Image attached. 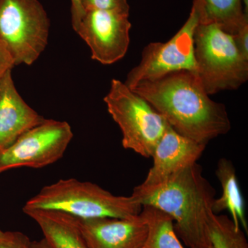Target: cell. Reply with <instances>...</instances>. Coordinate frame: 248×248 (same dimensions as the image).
<instances>
[{
    "mask_svg": "<svg viewBox=\"0 0 248 248\" xmlns=\"http://www.w3.org/2000/svg\"><path fill=\"white\" fill-rule=\"evenodd\" d=\"M142 207L132 195H114L93 183L68 179L45 186L23 209L60 210L79 218H133Z\"/></svg>",
    "mask_w": 248,
    "mask_h": 248,
    "instance_id": "cell-3",
    "label": "cell"
},
{
    "mask_svg": "<svg viewBox=\"0 0 248 248\" xmlns=\"http://www.w3.org/2000/svg\"><path fill=\"white\" fill-rule=\"evenodd\" d=\"M132 196L143 205H151L169 215L174 229L187 248H213L208 222L214 213L215 190L196 163L155 185L140 184Z\"/></svg>",
    "mask_w": 248,
    "mask_h": 248,
    "instance_id": "cell-2",
    "label": "cell"
},
{
    "mask_svg": "<svg viewBox=\"0 0 248 248\" xmlns=\"http://www.w3.org/2000/svg\"><path fill=\"white\" fill-rule=\"evenodd\" d=\"M32 241L20 232H4L0 236V248H31Z\"/></svg>",
    "mask_w": 248,
    "mask_h": 248,
    "instance_id": "cell-19",
    "label": "cell"
},
{
    "mask_svg": "<svg viewBox=\"0 0 248 248\" xmlns=\"http://www.w3.org/2000/svg\"><path fill=\"white\" fill-rule=\"evenodd\" d=\"M37 223L52 248H89L78 217L56 210L23 209Z\"/></svg>",
    "mask_w": 248,
    "mask_h": 248,
    "instance_id": "cell-13",
    "label": "cell"
},
{
    "mask_svg": "<svg viewBox=\"0 0 248 248\" xmlns=\"http://www.w3.org/2000/svg\"><path fill=\"white\" fill-rule=\"evenodd\" d=\"M104 102L120 126L124 148L143 157H151L169 125L164 117L120 80H112Z\"/></svg>",
    "mask_w": 248,
    "mask_h": 248,
    "instance_id": "cell-5",
    "label": "cell"
},
{
    "mask_svg": "<svg viewBox=\"0 0 248 248\" xmlns=\"http://www.w3.org/2000/svg\"><path fill=\"white\" fill-rule=\"evenodd\" d=\"M3 232H4L0 230V236H1V235L3 234Z\"/></svg>",
    "mask_w": 248,
    "mask_h": 248,
    "instance_id": "cell-24",
    "label": "cell"
},
{
    "mask_svg": "<svg viewBox=\"0 0 248 248\" xmlns=\"http://www.w3.org/2000/svg\"><path fill=\"white\" fill-rule=\"evenodd\" d=\"M200 23V0H194L189 17L180 30L167 42L147 45L141 62L129 72L124 84L133 89L141 81H153L171 73L183 71L197 73L194 36Z\"/></svg>",
    "mask_w": 248,
    "mask_h": 248,
    "instance_id": "cell-7",
    "label": "cell"
},
{
    "mask_svg": "<svg viewBox=\"0 0 248 248\" xmlns=\"http://www.w3.org/2000/svg\"><path fill=\"white\" fill-rule=\"evenodd\" d=\"M140 215L148 228L143 248H186L176 234L174 221L169 215L151 205H143Z\"/></svg>",
    "mask_w": 248,
    "mask_h": 248,
    "instance_id": "cell-16",
    "label": "cell"
},
{
    "mask_svg": "<svg viewBox=\"0 0 248 248\" xmlns=\"http://www.w3.org/2000/svg\"><path fill=\"white\" fill-rule=\"evenodd\" d=\"M11 71H6L0 78V153L45 120L21 97Z\"/></svg>",
    "mask_w": 248,
    "mask_h": 248,
    "instance_id": "cell-12",
    "label": "cell"
},
{
    "mask_svg": "<svg viewBox=\"0 0 248 248\" xmlns=\"http://www.w3.org/2000/svg\"><path fill=\"white\" fill-rule=\"evenodd\" d=\"M73 138L66 122L45 120L0 153V173L16 168L41 169L61 159Z\"/></svg>",
    "mask_w": 248,
    "mask_h": 248,
    "instance_id": "cell-8",
    "label": "cell"
},
{
    "mask_svg": "<svg viewBox=\"0 0 248 248\" xmlns=\"http://www.w3.org/2000/svg\"><path fill=\"white\" fill-rule=\"evenodd\" d=\"M89 248H143L148 228L140 215L133 218H79Z\"/></svg>",
    "mask_w": 248,
    "mask_h": 248,
    "instance_id": "cell-11",
    "label": "cell"
},
{
    "mask_svg": "<svg viewBox=\"0 0 248 248\" xmlns=\"http://www.w3.org/2000/svg\"><path fill=\"white\" fill-rule=\"evenodd\" d=\"M183 136L207 145L231 130L226 107L210 99L197 73L177 72L132 89Z\"/></svg>",
    "mask_w": 248,
    "mask_h": 248,
    "instance_id": "cell-1",
    "label": "cell"
},
{
    "mask_svg": "<svg viewBox=\"0 0 248 248\" xmlns=\"http://www.w3.org/2000/svg\"><path fill=\"white\" fill-rule=\"evenodd\" d=\"M85 10H108L130 15L127 0H81Z\"/></svg>",
    "mask_w": 248,
    "mask_h": 248,
    "instance_id": "cell-18",
    "label": "cell"
},
{
    "mask_svg": "<svg viewBox=\"0 0 248 248\" xmlns=\"http://www.w3.org/2000/svg\"><path fill=\"white\" fill-rule=\"evenodd\" d=\"M31 248H52L45 239L39 241H32Z\"/></svg>",
    "mask_w": 248,
    "mask_h": 248,
    "instance_id": "cell-23",
    "label": "cell"
},
{
    "mask_svg": "<svg viewBox=\"0 0 248 248\" xmlns=\"http://www.w3.org/2000/svg\"><path fill=\"white\" fill-rule=\"evenodd\" d=\"M217 179L221 184L222 195L214 201L213 212L218 213L228 210L237 228H244L248 233V225L245 213L244 198L236 177V170L231 160L221 158L218 160L216 169Z\"/></svg>",
    "mask_w": 248,
    "mask_h": 248,
    "instance_id": "cell-14",
    "label": "cell"
},
{
    "mask_svg": "<svg viewBox=\"0 0 248 248\" xmlns=\"http://www.w3.org/2000/svg\"><path fill=\"white\" fill-rule=\"evenodd\" d=\"M202 144L183 136L169 125L155 147L153 166L143 185H155L187 166L197 163L205 151Z\"/></svg>",
    "mask_w": 248,
    "mask_h": 248,
    "instance_id": "cell-10",
    "label": "cell"
},
{
    "mask_svg": "<svg viewBox=\"0 0 248 248\" xmlns=\"http://www.w3.org/2000/svg\"><path fill=\"white\" fill-rule=\"evenodd\" d=\"M131 27L129 14L89 10L76 32L91 48L93 60L110 65L123 58L128 51Z\"/></svg>",
    "mask_w": 248,
    "mask_h": 248,
    "instance_id": "cell-9",
    "label": "cell"
},
{
    "mask_svg": "<svg viewBox=\"0 0 248 248\" xmlns=\"http://www.w3.org/2000/svg\"><path fill=\"white\" fill-rule=\"evenodd\" d=\"M208 232L213 248H248L245 232L226 215L213 213L209 219Z\"/></svg>",
    "mask_w": 248,
    "mask_h": 248,
    "instance_id": "cell-17",
    "label": "cell"
},
{
    "mask_svg": "<svg viewBox=\"0 0 248 248\" xmlns=\"http://www.w3.org/2000/svg\"><path fill=\"white\" fill-rule=\"evenodd\" d=\"M233 37L239 51L248 60V22H245Z\"/></svg>",
    "mask_w": 248,
    "mask_h": 248,
    "instance_id": "cell-20",
    "label": "cell"
},
{
    "mask_svg": "<svg viewBox=\"0 0 248 248\" xmlns=\"http://www.w3.org/2000/svg\"><path fill=\"white\" fill-rule=\"evenodd\" d=\"M85 14H86V10L83 6L81 0H71L72 25L76 32Z\"/></svg>",
    "mask_w": 248,
    "mask_h": 248,
    "instance_id": "cell-21",
    "label": "cell"
},
{
    "mask_svg": "<svg viewBox=\"0 0 248 248\" xmlns=\"http://www.w3.org/2000/svg\"><path fill=\"white\" fill-rule=\"evenodd\" d=\"M197 76L209 94L236 90L248 79V60L233 35L213 24H201L194 36Z\"/></svg>",
    "mask_w": 248,
    "mask_h": 248,
    "instance_id": "cell-4",
    "label": "cell"
},
{
    "mask_svg": "<svg viewBox=\"0 0 248 248\" xmlns=\"http://www.w3.org/2000/svg\"><path fill=\"white\" fill-rule=\"evenodd\" d=\"M201 24H213L231 35L248 22L242 0H200Z\"/></svg>",
    "mask_w": 248,
    "mask_h": 248,
    "instance_id": "cell-15",
    "label": "cell"
},
{
    "mask_svg": "<svg viewBox=\"0 0 248 248\" xmlns=\"http://www.w3.org/2000/svg\"><path fill=\"white\" fill-rule=\"evenodd\" d=\"M50 20L38 0H0V44L14 66L32 64L48 45Z\"/></svg>",
    "mask_w": 248,
    "mask_h": 248,
    "instance_id": "cell-6",
    "label": "cell"
},
{
    "mask_svg": "<svg viewBox=\"0 0 248 248\" xmlns=\"http://www.w3.org/2000/svg\"><path fill=\"white\" fill-rule=\"evenodd\" d=\"M14 65L9 54L0 44V78L9 70L12 69Z\"/></svg>",
    "mask_w": 248,
    "mask_h": 248,
    "instance_id": "cell-22",
    "label": "cell"
}]
</instances>
